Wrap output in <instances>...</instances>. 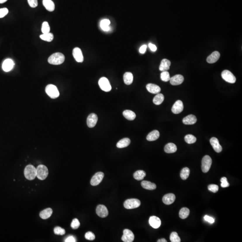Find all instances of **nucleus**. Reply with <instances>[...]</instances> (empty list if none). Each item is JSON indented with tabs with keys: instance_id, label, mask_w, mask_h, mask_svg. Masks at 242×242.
Returning <instances> with one entry per match:
<instances>
[{
	"instance_id": "nucleus-37",
	"label": "nucleus",
	"mask_w": 242,
	"mask_h": 242,
	"mask_svg": "<svg viewBox=\"0 0 242 242\" xmlns=\"http://www.w3.org/2000/svg\"><path fill=\"white\" fill-rule=\"evenodd\" d=\"M185 140L188 144H192L195 143L196 141V137L192 134H187L185 136Z\"/></svg>"
},
{
	"instance_id": "nucleus-34",
	"label": "nucleus",
	"mask_w": 242,
	"mask_h": 242,
	"mask_svg": "<svg viewBox=\"0 0 242 242\" xmlns=\"http://www.w3.org/2000/svg\"><path fill=\"white\" fill-rule=\"evenodd\" d=\"M146 176V173L143 170H138L134 172L133 177L137 180H141Z\"/></svg>"
},
{
	"instance_id": "nucleus-47",
	"label": "nucleus",
	"mask_w": 242,
	"mask_h": 242,
	"mask_svg": "<svg viewBox=\"0 0 242 242\" xmlns=\"http://www.w3.org/2000/svg\"><path fill=\"white\" fill-rule=\"evenodd\" d=\"M29 6L32 8H36L38 6L37 0H27Z\"/></svg>"
},
{
	"instance_id": "nucleus-52",
	"label": "nucleus",
	"mask_w": 242,
	"mask_h": 242,
	"mask_svg": "<svg viewBox=\"0 0 242 242\" xmlns=\"http://www.w3.org/2000/svg\"><path fill=\"white\" fill-rule=\"evenodd\" d=\"M148 46H149V48L150 50L153 51V52H155L157 50V48L156 45L153 44L149 43L148 44Z\"/></svg>"
},
{
	"instance_id": "nucleus-18",
	"label": "nucleus",
	"mask_w": 242,
	"mask_h": 242,
	"mask_svg": "<svg viewBox=\"0 0 242 242\" xmlns=\"http://www.w3.org/2000/svg\"><path fill=\"white\" fill-rule=\"evenodd\" d=\"M149 223L152 227L154 229H158L161 225V221L157 217L152 216L149 218Z\"/></svg>"
},
{
	"instance_id": "nucleus-1",
	"label": "nucleus",
	"mask_w": 242,
	"mask_h": 242,
	"mask_svg": "<svg viewBox=\"0 0 242 242\" xmlns=\"http://www.w3.org/2000/svg\"><path fill=\"white\" fill-rule=\"evenodd\" d=\"M65 57L63 53H56L53 54L48 58V62L49 64L54 65H59L62 64L64 62Z\"/></svg>"
},
{
	"instance_id": "nucleus-25",
	"label": "nucleus",
	"mask_w": 242,
	"mask_h": 242,
	"mask_svg": "<svg viewBox=\"0 0 242 242\" xmlns=\"http://www.w3.org/2000/svg\"><path fill=\"white\" fill-rule=\"evenodd\" d=\"M43 4L49 11H53L55 9V5L52 0H43Z\"/></svg>"
},
{
	"instance_id": "nucleus-53",
	"label": "nucleus",
	"mask_w": 242,
	"mask_h": 242,
	"mask_svg": "<svg viewBox=\"0 0 242 242\" xmlns=\"http://www.w3.org/2000/svg\"><path fill=\"white\" fill-rule=\"evenodd\" d=\"M100 24H104V25L109 26V25H110V21L109 19H104L101 21Z\"/></svg>"
},
{
	"instance_id": "nucleus-27",
	"label": "nucleus",
	"mask_w": 242,
	"mask_h": 242,
	"mask_svg": "<svg viewBox=\"0 0 242 242\" xmlns=\"http://www.w3.org/2000/svg\"><path fill=\"white\" fill-rule=\"evenodd\" d=\"M141 186L145 189L153 190L156 189L157 186L155 184L148 181H143L141 183Z\"/></svg>"
},
{
	"instance_id": "nucleus-54",
	"label": "nucleus",
	"mask_w": 242,
	"mask_h": 242,
	"mask_svg": "<svg viewBox=\"0 0 242 242\" xmlns=\"http://www.w3.org/2000/svg\"><path fill=\"white\" fill-rule=\"evenodd\" d=\"M158 242H167V241L165 238H161V239L158 240Z\"/></svg>"
},
{
	"instance_id": "nucleus-40",
	"label": "nucleus",
	"mask_w": 242,
	"mask_h": 242,
	"mask_svg": "<svg viewBox=\"0 0 242 242\" xmlns=\"http://www.w3.org/2000/svg\"><path fill=\"white\" fill-rule=\"evenodd\" d=\"M50 28L49 24L47 22H44L42 26V31L43 34L48 33L50 32Z\"/></svg>"
},
{
	"instance_id": "nucleus-7",
	"label": "nucleus",
	"mask_w": 242,
	"mask_h": 242,
	"mask_svg": "<svg viewBox=\"0 0 242 242\" xmlns=\"http://www.w3.org/2000/svg\"><path fill=\"white\" fill-rule=\"evenodd\" d=\"M98 84L100 88L102 90L106 92H109L111 90V86L110 84L109 80L106 77L101 78L99 79Z\"/></svg>"
},
{
	"instance_id": "nucleus-35",
	"label": "nucleus",
	"mask_w": 242,
	"mask_h": 242,
	"mask_svg": "<svg viewBox=\"0 0 242 242\" xmlns=\"http://www.w3.org/2000/svg\"><path fill=\"white\" fill-rule=\"evenodd\" d=\"M190 170L187 167L183 168L180 172V177L183 180H186L189 176Z\"/></svg>"
},
{
	"instance_id": "nucleus-10",
	"label": "nucleus",
	"mask_w": 242,
	"mask_h": 242,
	"mask_svg": "<svg viewBox=\"0 0 242 242\" xmlns=\"http://www.w3.org/2000/svg\"><path fill=\"white\" fill-rule=\"evenodd\" d=\"M134 236L132 231L128 229H125L123 231V234L122 239L123 242H132L134 239Z\"/></svg>"
},
{
	"instance_id": "nucleus-41",
	"label": "nucleus",
	"mask_w": 242,
	"mask_h": 242,
	"mask_svg": "<svg viewBox=\"0 0 242 242\" xmlns=\"http://www.w3.org/2000/svg\"><path fill=\"white\" fill-rule=\"evenodd\" d=\"M54 232L57 235H63L65 234V230L59 227H57L54 229Z\"/></svg>"
},
{
	"instance_id": "nucleus-44",
	"label": "nucleus",
	"mask_w": 242,
	"mask_h": 242,
	"mask_svg": "<svg viewBox=\"0 0 242 242\" xmlns=\"http://www.w3.org/2000/svg\"><path fill=\"white\" fill-rule=\"evenodd\" d=\"M208 190L213 192V193H216L218 191V189H219V187H218V186L215 184L210 185L208 187Z\"/></svg>"
},
{
	"instance_id": "nucleus-21",
	"label": "nucleus",
	"mask_w": 242,
	"mask_h": 242,
	"mask_svg": "<svg viewBox=\"0 0 242 242\" xmlns=\"http://www.w3.org/2000/svg\"><path fill=\"white\" fill-rule=\"evenodd\" d=\"M197 122V118L194 115L190 114L183 119V122L185 125H193Z\"/></svg>"
},
{
	"instance_id": "nucleus-28",
	"label": "nucleus",
	"mask_w": 242,
	"mask_h": 242,
	"mask_svg": "<svg viewBox=\"0 0 242 242\" xmlns=\"http://www.w3.org/2000/svg\"><path fill=\"white\" fill-rule=\"evenodd\" d=\"M160 136V133L157 130H154L148 134L147 139L148 141H153L157 140Z\"/></svg>"
},
{
	"instance_id": "nucleus-36",
	"label": "nucleus",
	"mask_w": 242,
	"mask_h": 242,
	"mask_svg": "<svg viewBox=\"0 0 242 242\" xmlns=\"http://www.w3.org/2000/svg\"><path fill=\"white\" fill-rule=\"evenodd\" d=\"M53 35L51 33H48L43 34L42 35H40V38L42 40H44L47 42H51L53 39Z\"/></svg>"
},
{
	"instance_id": "nucleus-20",
	"label": "nucleus",
	"mask_w": 242,
	"mask_h": 242,
	"mask_svg": "<svg viewBox=\"0 0 242 242\" xmlns=\"http://www.w3.org/2000/svg\"><path fill=\"white\" fill-rule=\"evenodd\" d=\"M220 57V53L218 51H214L208 57L207 62L208 63H214L217 62Z\"/></svg>"
},
{
	"instance_id": "nucleus-19",
	"label": "nucleus",
	"mask_w": 242,
	"mask_h": 242,
	"mask_svg": "<svg viewBox=\"0 0 242 242\" xmlns=\"http://www.w3.org/2000/svg\"><path fill=\"white\" fill-rule=\"evenodd\" d=\"M175 196L174 194L169 193L165 195L163 198V203L165 205H170L174 203L175 200Z\"/></svg>"
},
{
	"instance_id": "nucleus-2",
	"label": "nucleus",
	"mask_w": 242,
	"mask_h": 242,
	"mask_svg": "<svg viewBox=\"0 0 242 242\" xmlns=\"http://www.w3.org/2000/svg\"><path fill=\"white\" fill-rule=\"evenodd\" d=\"M24 174L26 179L32 180L37 177V169L33 165H28L25 167Z\"/></svg>"
},
{
	"instance_id": "nucleus-38",
	"label": "nucleus",
	"mask_w": 242,
	"mask_h": 242,
	"mask_svg": "<svg viewBox=\"0 0 242 242\" xmlns=\"http://www.w3.org/2000/svg\"><path fill=\"white\" fill-rule=\"evenodd\" d=\"M160 79L164 82H168L170 79L169 73L167 71H163L160 74Z\"/></svg>"
},
{
	"instance_id": "nucleus-6",
	"label": "nucleus",
	"mask_w": 242,
	"mask_h": 242,
	"mask_svg": "<svg viewBox=\"0 0 242 242\" xmlns=\"http://www.w3.org/2000/svg\"><path fill=\"white\" fill-rule=\"evenodd\" d=\"M141 202L137 199H130L126 200L124 203L125 208L128 210L137 208L140 205Z\"/></svg>"
},
{
	"instance_id": "nucleus-50",
	"label": "nucleus",
	"mask_w": 242,
	"mask_h": 242,
	"mask_svg": "<svg viewBox=\"0 0 242 242\" xmlns=\"http://www.w3.org/2000/svg\"><path fill=\"white\" fill-rule=\"evenodd\" d=\"M100 26H101V28L103 31H106V32L109 31H110V27H109V26H108V25L100 24Z\"/></svg>"
},
{
	"instance_id": "nucleus-17",
	"label": "nucleus",
	"mask_w": 242,
	"mask_h": 242,
	"mask_svg": "<svg viewBox=\"0 0 242 242\" xmlns=\"http://www.w3.org/2000/svg\"><path fill=\"white\" fill-rule=\"evenodd\" d=\"M170 84L172 85H179L184 82V77L181 75H177L170 78Z\"/></svg>"
},
{
	"instance_id": "nucleus-3",
	"label": "nucleus",
	"mask_w": 242,
	"mask_h": 242,
	"mask_svg": "<svg viewBox=\"0 0 242 242\" xmlns=\"http://www.w3.org/2000/svg\"><path fill=\"white\" fill-rule=\"evenodd\" d=\"M36 169L37 177L38 179L41 180L45 179L49 174V170L47 167L43 165H40Z\"/></svg>"
},
{
	"instance_id": "nucleus-30",
	"label": "nucleus",
	"mask_w": 242,
	"mask_h": 242,
	"mask_svg": "<svg viewBox=\"0 0 242 242\" xmlns=\"http://www.w3.org/2000/svg\"><path fill=\"white\" fill-rule=\"evenodd\" d=\"M131 143V140L129 138H125L118 141L117 144V147L118 148H124L127 147Z\"/></svg>"
},
{
	"instance_id": "nucleus-9",
	"label": "nucleus",
	"mask_w": 242,
	"mask_h": 242,
	"mask_svg": "<svg viewBox=\"0 0 242 242\" xmlns=\"http://www.w3.org/2000/svg\"><path fill=\"white\" fill-rule=\"evenodd\" d=\"M104 177V174L102 172H99L95 174L91 180V184L93 186L98 185L101 182Z\"/></svg>"
},
{
	"instance_id": "nucleus-31",
	"label": "nucleus",
	"mask_w": 242,
	"mask_h": 242,
	"mask_svg": "<svg viewBox=\"0 0 242 242\" xmlns=\"http://www.w3.org/2000/svg\"><path fill=\"white\" fill-rule=\"evenodd\" d=\"M123 115L124 117L130 121L134 120L136 117V113L130 110H126L123 112Z\"/></svg>"
},
{
	"instance_id": "nucleus-51",
	"label": "nucleus",
	"mask_w": 242,
	"mask_h": 242,
	"mask_svg": "<svg viewBox=\"0 0 242 242\" xmlns=\"http://www.w3.org/2000/svg\"><path fill=\"white\" fill-rule=\"evenodd\" d=\"M147 45H145V44H144V45L141 46L140 49H139V50L140 53L142 54L144 53L145 52H146V49H147Z\"/></svg>"
},
{
	"instance_id": "nucleus-26",
	"label": "nucleus",
	"mask_w": 242,
	"mask_h": 242,
	"mask_svg": "<svg viewBox=\"0 0 242 242\" xmlns=\"http://www.w3.org/2000/svg\"><path fill=\"white\" fill-rule=\"evenodd\" d=\"M177 146L173 143H168L164 148L165 152L167 153H172L177 151Z\"/></svg>"
},
{
	"instance_id": "nucleus-23",
	"label": "nucleus",
	"mask_w": 242,
	"mask_h": 242,
	"mask_svg": "<svg viewBox=\"0 0 242 242\" xmlns=\"http://www.w3.org/2000/svg\"><path fill=\"white\" fill-rule=\"evenodd\" d=\"M170 65H171V62L170 61L167 59H163V60L161 61V63H160L159 66V70L162 72L167 71L170 69Z\"/></svg>"
},
{
	"instance_id": "nucleus-45",
	"label": "nucleus",
	"mask_w": 242,
	"mask_h": 242,
	"mask_svg": "<svg viewBox=\"0 0 242 242\" xmlns=\"http://www.w3.org/2000/svg\"><path fill=\"white\" fill-rule=\"evenodd\" d=\"M221 186L223 188H225V187H228L230 184H229L227 181V178L226 177H223L221 179Z\"/></svg>"
},
{
	"instance_id": "nucleus-32",
	"label": "nucleus",
	"mask_w": 242,
	"mask_h": 242,
	"mask_svg": "<svg viewBox=\"0 0 242 242\" xmlns=\"http://www.w3.org/2000/svg\"><path fill=\"white\" fill-rule=\"evenodd\" d=\"M164 96L163 94L158 93L156 96L154 97L153 102L156 105H160L163 102Z\"/></svg>"
},
{
	"instance_id": "nucleus-5",
	"label": "nucleus",
	"mask_w": 242,
	"mask_h": 242,
	"mask_svg": "<svg viewBox=\"0 0 242 242\" xmlns=\"http://www.w3.org/2000/svg\"><path fill=\"white\" fill-rule=\"evenodd\" d=\"M212 163L211 158L208 156L206 155L203 157L202 160V170L204 173H207L210 170L211 166Z\"/></svg>"
},
{
	"instance_id": "nucleus-49",
	"label": "nucleus",
	"mask_w": 242,
	"mask_h": 242,
	"mask_svg": "<svg viewBox=\"0 0 242 242\" xmlns=\"http://www.w3.org/2000/svg\"><path fill=\"white\" fill-rule=\"evenodd\" d=\"M65 242H76V239L75 237L73 236H70L68 237L65 240Z\"/></svg>"
},
{
	"instance_id": "nucleus-48",
	"label": "nucleus",
	"mask_w": 242,
	"mask_h": 242,
	"mask_svg": "<svg viewBox=\"0 0 242 242\" xmlns=\"http://www.w3.org/2000/svg\"><path fill=\"white\" fill-rule=\"evenodd\" d=\"M204 219H205V221L208 222L210 223V224H212L215 222V220H214V219L213 217L209 216L208 215H205L204 217Z\"/></svg>"
},
{
	"instance_id": "nucleus-4",
	"label": "nucleus",
	"mask_w": 242,
	"mask_h": 242,
	"mask_svg": "<svg viewBox=\"0 0 242 242\" xmlns=\"http://www.w3.org/2000/svg\"><path fill=\"white\" fill-rule=\"evenodd\" d=\"M45 91L47 95L52 99H56L59 96V92L57 87L54 85H48L45 88Z\"/></svg>"
},
{
	"instance_id": "nucleus-15",
	"label": "nucleus",
	"mask_w": 242,
	"mask_h": 242,
	"mask_svg": "<svg viewBox=\"0 0 242 242\" xmlns=\"http://www.w3.org/2000/svg\"><path fill=\"white\" fill-rule=\"evenodd\" d=\"M14 65L15 63L11 59H7L4 61L2 64V69L5 72H9L13 69Z\"/></svg>"
},
{
	"instance_id": "nucleus-46",
	"label": "nucleus",
	"mask_w": 242,
	"mask_h": 242,
	"mask_svg": "<svg viewBox=\"0 0 242 242\" xmlns=\"http://www.w3.org/2000/svg\"><path fill=\"white\" fill-rule=\"evenodd\" d=\"M8 12L9 11L7 8L0 9V18H2L5 17L8 13Z\"/></svg>"
},
{
	"instance_id": "nucleus-13",
	"label": "nucleus",
	"mask_w": 242,
	"mask_h": 242,
	"mask_svg": "<svg viewBox=\"0 0 242 242\" xmlns=\"http://www.w3.org/2000/svg\"><path fill=\"white\" fill-rule=\"evenodd\" d=\"M98 121V117L95 113H91L89 115L87 120V125L89 127H94L96 125Z\"/></svg>"
},
{
	"instance_id": "nucleus-8",
	"label": "nucleus",
	"mask_w": 242,
	"mask_h": 242,
	"mask_svg": "<svg viewBox=\"0 0 242 242\" xmlns=\"http://www.w3.org/2000/svg\"><path fill=\"white\" fill-rule=\"evenodd\" d=\"M222 77L226 82L234 84L236 82V78L233 74L228 70H224L222 73Z\"/></svg>"
},
{
	"instance_id": "nucleus-24",
	"label": "nucleus",
	"mask_w": 242,
	"mask_h": 242,
	"mask_svg": "<svg viewBox=\"0 0 242 242\" xmlns=\"http://www.w3.org/2000/svg\"><path fill=\"white\" fill-rule=\"evenodd\" d=\"M53 213V210L52 208H49L42 211L39 213V216L42 219H47L51 217Z\"/></svg>"
},
{
	"instance_id": "nucleus-39",
	"label": "nucleus",
	"mask_w": 242,
	"mask_h": 242,
	"mask_svg": "<svg viewBox=\"0 0 242 242\" xmlns=\"http://www.w3.org/2000/svg\"><path fill=\"white\" fill-rule=\"evenodd\" d=\"M170 240L172 242H181L180 238L179 236L177 233L173 232L170 235Z\"/></svg>"
},
{
	"instance_id": "nucleus-14",
	"label": "nucleus",
	"mask_w": 242,
	"mask_h": 242,
	"mask_svg": "<svg viewBox=\"0 0 242 242\" xmlns=\"http://www.w3.org/2000/svg\"><path fill=\"white\" fill-rule=\"evenodd\" d=\"M73 55L75 60L78 63H82L84 61V56L80 49L76 47L73 50Z\"/></svg>"
},
{
	"instance_id": "nucleus-42",
	"label": "nucleus",
	"mask_w": 242,
	"mask_h": 242,
	"mask_svg": "<svg viewBox=\"0 0 242 242\" xmlns=\"http://www.w3.org/2000/svg\"><path fill=\"white\" fill-rule=\"evenodd\" d=\"M80 225V224L79 220L77 218H75L72 220L70 226H71V228L73 229L76 230L79 227Z\"/></svg>"
},
{
	"instance_id": "nucleus-29",
	"label": "nucleus",
	"mask_w": 242,
	"mask_h": 242,
	"mask_svg": "<svg viewBox=\"0 0 242 242\" xmlns=\"http://www.w3.org/2000/svg\"><path fill=\"white\" fill-rule=\"evenodd\" d=\"M124 82L126 84L129 85L132 83L133 81V75L131 72H127L123 75Z\"/></svg>"
},
{
	"instance_id": "nucleus-55",
	"label": "nucleus",
	"mask_w": 242,
	"mask_h": 242,
	"mask_svg": "<svg viewBox=\"0 0 242 242\" xmlns=\"http://www.w3.org/2000/svg\"><path fill=\"white\" fill-rule=\"evenodd\" d=\"M7 0H0V3H5Z\"/></svg>"
},
{
	"instance_id": "nucleus-12",
	"label": "nucleus",
	"mask_w": 242,
	"mask_h": 242,
	"mask_svg": "<svg viewBox=\"0 0 242 242\" xmlns=\"http://www.w3.org/2000/svg\"><path fill=\"white\" fill-rule=\"evenodd\" d=\"M96 214L101 217H106L109 214L107 208L104 205H100L97 206L96 208Z\"/></svg>"
},
{
	"instance_id": "nucleus-22",
	"label": "nucleus",
	"mask_w": 242,
	"mask_h": 242,
	"mask_svg": "<svg viewBox=\"0 0 242 242\" xmlns=\"http://www.w3.org/2000/svg\"><path fill=\"white\" fill-rule=\"evenodd\" d=\"M147 90L153 94H158L161 91L160 87L157 85L153 84H148L146 85Z\"/></svg>"
},
{
	"instance_id": "nucleus-16",
	"label": "nucleus",
	"mask_w": 242,
	"mask_h": 242,
	"mask_svg": "<svg viewBox=\"0 0 242 242\" xmlns=\"http://www.w3.org/2000/svg\"><path fill=\"white\" fill-rule=\"evenodd\" d=\"M210 142L215 152L217 153L222 152V148L219 144V141L217 138L215 137L212 138L210 140Z\"/></svg>"
},
{
	"instance_id": "nucleus-33",
	"label": "nucleus",
	"mask_w": 242,
	"mask_h": 242,
	"mask_svg": "<svg viewBox=\"0 0 242 242\" xmlns=\"http://www.w3.org/2000/svg\"><path fill=\"white\" fill-rule=\"evenodd\" d=\"M190 210L187 208H183L181 209L179 212V216L181 219H184L187 218L189 215Z\"/></svg>"
},
{
	"instance_id": "nucleus-11",
	"label": "nucleus",
	"mask_w": 242,
	"mask_h": 242,
	"mask_svg": "<svg viewBox=\"0 0 242 242\" xmlns=\"http://www.w3.org/2000/svg\"><path fill=\"white\" fill-rule=\"evenodd\" d=\"M183 110L184 105L183 102L180 100H178L173 105L171 111L174 114H179L183 111Z\"/></svg>"
},
{
	"instance_id": "nucleus-43",
	"label": "nucleus",
	"mask_w": 242,
	"mask_h": 242,
	"mask_svg": "<svg viewBox=\"0 0 242 242\" xmlns=\"http://www.w3.org/2000/svg\"><path fill=\"white\" fill-rule=\"evenodd\" d=\"M85 238L87 240H93L95 238V235L91 232H87L85 234Z\"/></svg>"
}]
</instances>
